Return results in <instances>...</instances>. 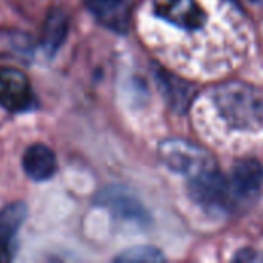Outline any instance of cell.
Returning a JSON list of instances; mask_svg holds the SVG:
<instances>
[{"label": "cell", "mask_w": 263, "mask_h": 263, "mask_svg": "<svg viewBox=\"0 0 263 263\" xmlns=\"http://www.w3.org/2000/svg\"><path fill=\"white\" fill-rule=\"evenodd\" d=\"M213 105L228 128L242 133L263 129V91L240 80L222 82L211 91Z\"/></svg>", "instance_id": "obj_1"}, {"label": "cell", "mask_w": 263, "mask_h": 263, "mask_svg": "<svg viewBox=\"0 0 263 263\" xmlns=\"http://www.w3.org/2000/svg\"><path fill=\"white\" fill-rule=\"evenodd\" d=\"M160 162L173 173L196 177L217 170L214 156L202 145L185 139H166L157 149Z\"/></svg>", "instance_id": "obj_2"}, {"label": "cell", "mask_w": 263, "mask_h": 263, "mask_svg": "<svg viewBox=\"0 0 263 263\" xmlns=\"http://www.w3.org/2000/svg\"><path fill=\"white\" fill-rule=\"evenodd\" d=\"M188 191L191 199L208 211H239L228 176L213 170L190 179Z\"/></svg>", "instance_id": "obj_3"}, {"label": "cell", "mask_w": 263, "mask_h": 263, "mask_svg": "<svg viewBox=\"0 0 263 263\" xmlns=\"http://www.w3.org/2000/svg\"><path fill=\"white\" fill-rule=\"evenodd\" d=\"M237 210L254 202L263 186V166L256 159L239 160L228 176Z\"/></svg>", "instance_id": "obj_4"}, {"label": "cell", "mask_w": 263, "mask_h": 263, "mask_svg": "<svg viewBox=\"0 0 263 263\" xmlns=\"http://www.w3.org/2000/svg\"><path fill=\"white\" fill-rule=\"evenodd\" d=\"M32 102L28 76L14 66H0V106L11 112L26 109Z\"/></svg>", "instance_id": "obj_5"}, {"label": "cell", "mask_w": 263, "mask_h": 263, "mask_svg": "<svg viewBox=\"0 0 263 263\" xmlns=\"http://www.w3.org/2000/svg\"><path fill=\"white\" fill-rule=\"evenodd\" d=\"M154 14L182 29H200L206 15L197 0H153Z\"/></svg>", "instance_id": "obj_6"}, {"label": "cell", "mask_w": 263, "mask_h": 263, "mask_svg": "<svg viewBox=\"0 0 263 263\" xmlns=\"http://www.w3.org/2000/svg\"><path fill=\"white\" fill-rule=\"evenodd\" d=\"M96 203L108 208L114 216L125 220L143 223L149 219L143 205L128 190L120 186H108L102 190L96 196Z\"/></svg>", "instance_id": "obj_7"}, {"label": "cell", "mask_w": 263, "mask_h": 263, "mask_svg": "<svg viewBox=\"0 0 263 263\" xmlns=\"http://www.w3.org/2000/svg\"><path fill=\"white\" fill-rule=\"evenodd\" d=\"M94 18L109 31L125 34L131 25L129 0H85Z\"/></svg>", "instance_id": "obj_8"}, {"label": "cell", "mask_w": 263, "mask_h": 263, "mask_svg": "<svg viewBox=\"0 0 263 263\" xmlns=\"http://www.w3.org/2000/svg\"><path fill=\"white\" fill-rule=\"evenodd\" d=\"M28 208L14 202L0 210V262H9L15 253V237L26 219Z\"/></svg>", "instance_id": "obj_9"}, {"label": "cell", "mask_w": 263, "mask_h": 263, "mask_svg": "<svg viewBox=\"0 0 263 263\" xmlns=\"http://www.w3.org/2000/svg\"><path fill=\"white\" fill-rule=\"evenodd\" d=\"M22 168L29 179L35 182H45L55 174L57 157L48 145L32 143L23 153Z\"/></svg>", "instance_id": "obj_10"}, {"label": "cell", "mask_w": 263, "mask_h": 263, "mask_svg": "<svg viewBox=\"0 0 263 263\" xmlns=\"http://www.w3.org/2000/svg\"><path fill=\"white\" fill-rule=\"evenodd\" d=\"M69 29V17L62 8H52L45 17L40 45L48 55H54L63 45Z\"/></svg>", "instance_id": "obj_11"}, {"label": "cell", "mask_w": 263, "mask_h": 263, "mask_svg": "<svg viewBox=\"0 0 263 263\" xmlns=\"http://www.w3.org/2000/svg\"><path fill=\"white\" fill-rule=\"evenodd\" d=\"M159 82H160L163 96L166 102L171 105V108L174 111L185 112L188 106L191 105V100L196 94L193 85L180 77H174L170 74H165L162 79H159Z\"/></svg>", "instance_id": "obj_12"}, {"label": "cell", "mask_w": 263, "mask_h": 263, "mask_svg": "<svg viewBox=\"0 0 263 263\" xmlns=\"http://www.w3.org/2000/svg\"><path fill=\"white\" fill-rule=\"evenodd\" d=\"M114 260L120 263H156L163 262L165 256L162 254L160 250H157L154 247L139 245V247H133V248L125 250Z\"/></svg>", "instance_id": "obj_13"}, {"label": "cell", "mask_w": 263, "mask_h": 263, "mask_svg": "<svg viewBox=\"0 0 263 263\" xmlns=\"http://www.w3.org/2000/svg\"><path fill=\"white\" fill-rule=\"evenodd\" d=\"M236 260H240V262H253V260H263V257H257L256 251L243 250V251H240V253L236 256Z\"/></svg>", "instance_id": "obj_14"}]
</instances>
